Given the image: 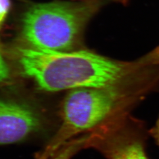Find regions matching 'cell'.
I'll list each match as a JSON object with an SVG mask.
<instances>
[{
  "label": "cell",
  "instance_id": "1",
  "mask_svg": "<svg viewBox=\"0 0 159 159\" xmlns=\"http://www.w3.org/2000/svg\"><path fill=\"white\" fill-rule=\"evenodd\" d=\"M11 54L21 73L48 92L119 84L144 67L139 60L117 61L81 48L52 51L17 44Z\"/></svg>",
  "mask_w": 159,
  "mask_h": 159
},
{
  "label": "cell",
  "instance_id": "2",
  "mask_svg": "<svg viewBox=\"0 0 159 159\" xmlns=\"http://www.w3.org/2000/svg\"><path fill=\"white\" fill-rule=\"evenodd\" d=\"M104 3L85 0L30 4L19 19L18 44L52 51L80 49L87 25Z\"/></svg>",
  "mask_w": 159,
  "mask_h": 159
},
{
  "label": "cell",
  "instance_id": "3",
  "mask_svg": "<svg viewBox=\"0 0 159 159\" xmlns=\"http://www.w3.org/2000/svg\"><path fill=\"white\" fill-rule=\"evenodd\" d=\"M126 81L99 88L70 90L64 98L61 121L55 134L36 159H50L63 146L83 133H89L113 118L133 100Z\"/></svg>",
  "mask_w": 159,
  "mask_h": 159
},
{
  "label": "cell",
  "instance_id": "4",
  "mask_svg": "<svg viewBox=\"0 0 159 159\" xmlns=\"http://www.w3.org/2000/svg\"><path fill=\"white\" fill-rule=\"evenodd\" d=\"M123 114L108 120L90 133L89 147L107 159H149L142 137L126 125Z\"/></svg>",
  "mask_w": 159,
  "mask_h": 159
},
{
  "label": "cell",
  "instance_id": "5",
  "mask_svg": "<svg viewBox=\"0 0 159 159\" xmlns=\"http://www.w3.org/2000/svg\"><path fill=\"white\" fill-rule=\"evenodd\" d=\"M44 125L40 111L29 102L0 97V146L21 142Z\"/></svg>",
  "mask_w": 159,
  "mask_h": 159
},
{
  "label": "cell",
  "instance_id": "6",
  "mask_svg": "<svg viewBox=\"0 0 159 159\" xmlns=\"http://www.w3.org/2000/svg\"><path fill=\"white\" fill-rule=\"evenodd\" d=\"M85 148L82 138L74 139L66 144L50 159H71L81 149Z\"/></svg>",
  "mask_w": 159,
  "mask_h": 159
},
{
  "label": "cell",
  "instance_id": "7",
  "mask_svg": "<svg viewBox=\"0 0 159 159\" xmlns=\"http://www.w3.org/2000/svg\"><path fill=\"white\" fill-rule=\"evenodd\" d=\"M11 80V68L7 61L4 47L0 43V85L8 84Z\"/></svg>",
  "mask_w": 159,
  "mask_h": 159
},
{
  "label": "cell",
  "instance_id": "8",
  "mask_svg": "<svg viewBox=\"0 0 159 159\" xmlns=\"http://www.w3.org/2000/svg\"><path fill=\"white\" fill-rule=\"evenodd\" d=\"M11 0H0V33L11 11Z\"/></svg>",
  "mask_w": 159,
  "mask_h": 159
},
{
  "label": "cell",
  "instance_id": "9",
  "mask_svg": "<svg viewBox=\"0 0 159 159\" xmlns=\"http://www.w3.org/2000/svg\"><path fill=\"white\" fill-rule=\"evenodd\" d=\"M140 60L146 66L159 64V46L144 57L141 58Z\"/></svg>",
  "mask_w": 159,
  "mask_h": 159
},
{
  "label": "cell",
  "instance_id": "10",
  "mask_svg": "<svg viewBox=\"0 0 159 159\" xmlns=\"http://www.w3.org/2000/svg\"><path fill=\"white\" fill-rule=\"evenodd\" d=\"M154 134L155 137H156L158 142L159 143V120L157 123V125H156L154 130Z\"/></svg>",
  "mask_w": 159,
  "mask_h": 159
},
{
  "label": "cell",
  "instance_id": "11",
  "mask_svg": "<svg viewBox=\"0 0 159 159\" xmlns=\"http://www.w3.org/2000/svg\"><path fill=\"white\" fill-rule=\"evenodd\" d=\"M79 1H85V0H79ZM103 1H104V0H103ZM108 1H112L114 2H119V3H121L123 4H127V2H129V0H108Z\"/></svg>",
  "mask_w": 159,
  "mask_h": 159
}]
</instances>
